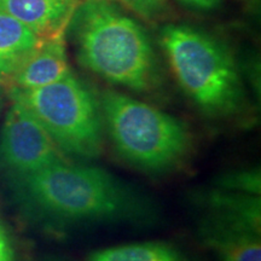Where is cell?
<instances>
[{
	"mask_svg": "<svg viewBox=\"0 0 261 261\" xmlns=\"http://www.w3.org/2000/svg\"><path fill=\"white\" fill-rule=\"evenodd\" d=\"M81 0H0V9L23 23L41 41L64 39Z\"/></svg>",
	"mask_w": 261,
	"mask_h": 261,
	"instance_id": "obj_7",
	"label": "cell"
},
{
	"mask_svg": "<svg viewBox=\"0 0 261 261\" xmlns=\"http://www.w3.org/2000/svg\"><path fill=\"white\" fill-rule=\"evenodd\" d=\"M0 261H15L14 246L2 223H0Z\"/></svg>",
	"mask_w": 261,
	"mask_h": 261,
	"instance_id": "obj_15",
	"label": "cell"
},
{
	"mask_svg": "<svg viewBox=\"0 0 261 261\" xmlns=\"http://www.w3.org/2000/svg\"><path fill=\"white\" fill-rule=\"evenodd\" d=\"M211 215L260 232V196L214 189L202 196Z\"/></svg>",
	"mask_w": 261,
	"mask_h": 261,
	"instance_id": "obj_11",
	"label": "cell"
},
{
	"mask_svg": "<svg viewBox=\"0 0 261 261\" xmlns=\"http://www.w3.org/2000/svg\"><path fill=\"white\" fill-rule=\"evenodd\" d=\"M9 94L37 117L63 154L83 159L100 155L104 123L99 102L73 73L38 89H11Z\"/></svg>",
	"mask_w": 261,
	"mask_h": 261,
	"instance_id": "obj_5",
	"label": "cell"
},
{
	"mask_svg": "<svg viewBox=\"0 0 261 261\" xmlns=\"http://www.w3.org/2000/svg\"><path fill=\"white\" fill-rule=\"evenodd\" d=\"M68 31L85 68L136 92L159 83L158 57L148 33L109 0L81 2Z\"/></svg>",
	"mask_w": 261,
	"mask_h": 261,
	"instance_id": "obj_2",
	"label": "cell"
},
{
	"mask_svg": "<svg viewBox=\"0 0 261 261\" xmlns=\"http://www.w3.org/2000/svg\"><path fill=\"white\" fill-rule=\"evenodd\" d=\"M71 74L63 39L42 41L0 86L33 90L57 83Z\"/></svg>",
	"mask_w": 261,
	"mask_h": 261,
	"instance_id": "obj_8",
	"label": "cell"
},
{
	"mask_svg": "<svg viewBox=\"0 0 261 261\" xmlns=\"http://www.w3.org/2000/svg\"><path fill=\"white\" fill-rule=\"evenodd\" d=\"M90 261H190L177 248L163 242L110 247L90 254Z\"/></svg>",
	"mask_w": 261,
	"mask_h": 261,
	"instance_id": "obj_12",
	"label": "cell"
},
{
	"mask_svg": "<svg viewBox=\"0 0 261 261\" xmlns=\"http://www.w3.org/2000/svg\"><path fill=\"white\" fill-rule=\"evenodd\" d=\"M99 106L117 154L133 167L168 172L189 156L192 137L175 116L115 91L104 92Z\"/></svg>",
	"mask_w": 261,
	"mask_h": 261,
	"instance_id": "obj_4",
	"label": "cell"
},
{
	"mask_svg": "<svg viewBox=\"0 0 261 261\" xmlns=\"http://www.w3.org/2000/svg\"><path fill=\"white\" fill-rule=\"evenodd\" d=\"M14 179L28 210L58 223L142 218L145 204L128 185L94 166L61 160Z\"/></svg>",
	"mask_w": 261,
	"mask_h": 261,
	"instance_id": "obj_1",
	"label": "cell"
},
{
	"mask_svg": "<svg viewBox=\"0 0 261 261\" xmlns=\"http://www.w3.org/2000/svg\"><path fill=\"white\" fill-rule=\"evenodd\" d=\"M81 2H84V0H81ZM109 2H110V0H109Z\"/></svg>",
	"mask_w": 261,
	"mask_h": 261,
	"instance_id": "obj_18",
	"label": "cell"
},
{
	"mask_svg": "<svg viewBox=\"0 0 261 261\" xmlns=\"http://www.w3.org/2000/svg\"><path fill=\"white\" fill-rule=\"evenodd\" d=\"M180 2L196 9H212L218 4L219 0H180Z\"/></svg>",
	"mask_w": 261,
	"mask_h": 261,
	"instance_id": "obj_16",
	"label": "cell"
},
{
	"mask_svg": "<svg viewBox=\"0 0 261 261\" xmlns=\"http://www.w3.org/2000/svg\"><path fill=\"white\" fill-rule=\"evenodd\" d=\"M217 188L241 194L260 196V169L253 168L228 172L217 179Z\"/></svg>",
	"mask_w": 261,
	"mask_h": 261,
	"instance_id": "obj_13",
	"label": "cell"
},
{
	"mask_svg": "<svg viewBox=\"0 0 261 261\" xmlns=\"http://www.w3.org/2000/svg\"><path fill=\"white\" fill-rule=\"evenodd\" d=\"M159 39L179 86L202 113L230 117L242 112L243 84L224 42L187 24L165 25Z\"/></svg>",
	"mask_w": 261,
	"mask_h": 261,
	"instance_id": "obj_3",
	"label": "cell"
},
{
	"mask_svg": "<svg viewBox=\"0 0 261 261\" xmlns=\"http://www.w3.org/2000/svg\"><path fill=\"white\" fill-rule=\"evenodd\" d=\"M61 160L63 152L37 117L22 104L12 103L0 135V167L17 178Z\"/></svg>",
	"mask_w": 261,
	"mask_h": 261,
	"instance_id": "obj_6",
	"label": "cell"
},
{
	"mask_svg": "<svg viewBox=\"0 0 261 261\" xmlns=\"http://www.w3.org/2000/svg\"><path fill=\"white\" fill-rule=\"evenodd\" d=\"M198 233L220 261H261L260 232L252 228L210 214Z\"/></svg>",
	"mask_w": 261,
	"mask_h": 261,
	"instance_id": "obj_9",
	"label": "cell"
},
{
	"mask_svg": "<svg viewBox=\"0 0 261 261\" xmlns=\"http://www.w3.org/2000/svg\"><path fill=\"white\" fill-rule=\"evenodd\" d=\"M41 42L31 29L0 9V83Z\"/></svg>",
	"mask_w": 261,
	"mask_h": 261,
	"instance_id": "obj_10",
	"label": "cell"
},
{
	"mask_svg": "<svg viewBox=\"0 0 261 261\" xmlns=\"http://www.w3.org/2000/svg\"><path fill=\"white\" fill-rule=\"evenodd\" d=\"M126 9L145 21H156L167 11V0H120Z\"/></svg>",
	"mask_w": 261,
	"mask_h": 261,
	"instance_id": "obj_14",
	"label": "cell"
},
{
	"mask_svg": "<svg viewBox=\"0 0 261 261\" xmlns=\"http://www.w3.org/2000/svg\"><path fill=\"white\" fill-rule=\"evenodd\" d=\"M0 106H2V98H0Z\"/></svg>",
	"mask_w": 261,
	"mask_h": 261,
	"instance_id": "obj_17",
	"label": "cell"
}]
</instances>
